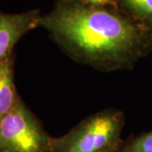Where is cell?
Here are the masks:
<instances>
[{
    "label": "cell",
    "instance_id": "6da1fadb",
    "mask_svg": "<svg viewBox=\"0 0 152 152\" xmlns=\"http://www.w3.org/2000/svg\"><path fill=\"white\" fill-rule=\"evenodd\" d=\"M43 28L64 53L101 72L130 70L152 50V31L113 6L56 0Z\"/></svg>",
    "mask_w": 152,
    "mask_h": 152
},
{
    "label": "cell",
    "instance_id": "7a4b0ae2",
    "mask_svg": "<svg viewBox=\"0 0 152 152\" xmlns=\"http://www.w3.org/2000/svg\"><path fill=\"white\" fill-rule=\"evenodd\" d=\"M124 113L108 107L90 115L68 133L52 138L53 152H119Z\"/></svg>",
    "mask_w": 152,
    "mask_h": 152
},
{
    "label": "cell",
    "instance_id": "3957f363",
    "mask_svg": "<svg viewBox=\"0 0 152 152\" xmlns=\"http://www.w3.org/2000/svg\"><path fill=\"white\" fill-rule=\"evenodd\" d=\"M52 138L21 98L0 118V150L3 152H53Z\"/></svg>",
    "mask_w": 152,
    "mask_h": 152
},
{
    "label": "cell",
    "instance_id": "277c9868",
    "mask_svg": "<svg viewBox=\"0 0 152 152\" xmlns=\"http://www.w3.org/2000/svg\"><path fill=\"white\" fill-rule=\"evenodd\" d=\"M39 10L8 14L0 11V63L13 56V49L26 33L38 28Z\"/></svg>",
    "mask_w": 152,
    "mask_h": 152
},
{
    "label": "cell",
    "instance_id": "5b68a950",
    "mask_svg": "<svg viewBox=\"0 0 152 152\" xmlns=\"http://www.w3.org/2000/svg\"><path fill=\"white\" fill-rule=\"evenodd\" d=\"M20 99L15 85L13 56L0 63V118L8 114Z\"/></svg>",
    "mask_w": 152,
    "mask_h": 152
},
{
    "label": "cell",
    "instance_id": "8992f818",
    "mask_svg": "<svg viewBox=\"0 0 152 152\" xmlns=\"http://www.w3.org/2000/svg\"><path fill=\"white\" fill-rule=\"evenodd\" d=\"M122 13L152 31V0H114Z\"/></svg>",
    "mask_w": 152,
    "mask_h": 152
},
{
    "label": "cell",
    "instance_id": "52a82bcc",
    "mask_svg": "<svg viewBox=\"0 0 152 152\" xmlns=\"http://www.w3.org/2000/svg\"><path fill=\"white\" fill-rule=\"evenodd\" d=\"M119 152H152V130L129 137L123 141Z\"/></svg>",
    "mask_w": 152,
    "mask_h": 152
},
{
    "label": "cell",
    "instance_id": "ba28073f",
    "mask_svg": "<svg viewBox=\"0 0 152 152\" xmlns=\"http://www.w3.org/2000/svg\"><path fill=\"white\" fill-rule=\"evenodd\" d=\"M86 3L96 6H113L117 8L114 0H84Z\"/></svg>",
    "mask_w": 152,
    "mask_h": 152
},
{
    "label": "cell",
    "instance_id": "9c48e42d",
    "mask_svg": "<svg viewBox=\"0 0 152 152\" xmlns=\"http://www.w3.org/2000/svg\"><path fill=\"white\" fill-rule=\"evenodd\" d=\"M0 152H3V151H1V150H0Z\"/></svg>",
    "mask_w": 152,
    "mask_h": 152
}]
</instances>
